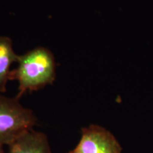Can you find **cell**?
Masks as SVG:
<instances>
[{
  "label": "cell",
  "mask_w": 153,
  "mask_h": 153,
  "mask_svg": "<svg viewBox=\"0 0 153 153\" xmlns=\"http://www.w3.org/2000/svg\"><path fill=\"white\" fill-rule=\"evenodd\" d=\"M18 65L11 72L10 80L18 82L20 99L26 92H32L52 85L56 79V62L53 53L45 47H37L19 55Z\"/></svg>",
  "instance_id": "1"
},
{
  "label": "cell",
  "mask_w": 153,
  "mask_h": 153,
  "mask_svg": "<svg viewBox=\"0 0 153 153\" xmlns=\"http://www.w3.org/2000/svg\"><path fill=\"white\" fill-rule=\"evenodd\" d=\"M37 118L33 111L23 106L17 97L0 94V143L9 145L33 127Z\"/></svg>",
  "instance_id": "2"
},
{
  "label": "cell",
  "mask_w": 153,
  "mask_h": 153,
  "mask_svg": "<svg viewBox=\"0 0 153 153\" xmlns=\"http://www.w3.org/2000/svg\"><path fill=\"white\" fill-rule=\"evenodd\" d=\"M69 153H122V147L111 132L91 124L82 129L79 143Z\"/></svg>",
  "instance_id": "3"
},
{
  "label": "cell",
  "mask_w": 153,
  "mask_h": 153,
  "mask_svg": "<svg viewBox=\"0 0 153 153\" xmlns=\"http://www.w3.org/2000/svg\"><path fill=\"white\" fill-rule=\"evenodd\" d=\"M8 146L7 153H53L47 135L33 129L26 132Z\"/></svg>",
  "instance_id": "4"
},
{
  "label": "cell",
  "mask_w": 153,
  "mask_h": 153,
  "mask_svg": "<svg viewBox=\"0 0 153 153\" xmlns=\"http://www.w3.org/2000/svg\"><path fill=\"white\" fill-rule=\"evenodd\" d=\"M19 55L15 52L12 40L8 36H0V94L7 91L10 80L11 67L17 62Z\"/></svg>",
  "instance_id": "5"
},
{
  "label": "cell",
  "mask_w": 153,
  "mask_h": 153,
  "mask_svg": "<svg viewBox=\"0 0 153 153\" xmlns=\"http://www.w3.org/2000/svg\"><path fill=\"white\" fill-rule=\"evenodd\" d=\"M0 153H7L4 149V145L0 143Z\"/></svg>",
  "instance_id": "6"
}]
</instances>
